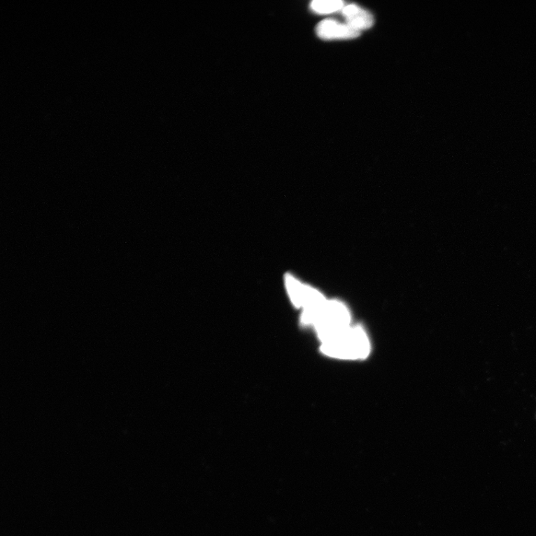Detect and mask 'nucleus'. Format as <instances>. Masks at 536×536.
Here are the masks:
<instances>
[{
	"label": "nucleus",
	"mask_w": 536,
	"mask_h": 536,
	"mask_svg": "<svg viewBox=\"0 0 536 536\" xmlns=\"http://www.w3.org/2000/svg\"><path fill=\"white\" fill-rule=\"evenodd\" d=\"M351 320V313L346 307L337 301H326L321 307L304 311L302 316V323L312 325L321 341L349 327Z\"/></svg>",
	"instance_id": "obj_1"
},
{
	"label": "nucleus",
	"mask_w": 536,
	"mask_h": 536,
	"mask_svg": "<svg viewBox=\"0 0 536 536\" xmlns=\"http://www.w3.org/2000/svg\"><path fill=\"white\" fill-rule=\"evenodd\" d=\"M370 344L362 328L349 326L342 332L322 341L321 351L330 357L341 359H360L368 356Z\"/></svg>",
	"instance_id": "obj_2"
},
{
	"label": "nucleus",
	"mask_w": 536,
	"mask_h": 536,
	"mask_svg": "<svg viewBox=\"0 0 536 536\" xmlns=\"http://www.w3.org/2000/svg\"><path fill=\"white\" fill-rule=\"evenodd\" d=\"M319 38L323 40H349L360 36V31L334 20H325L316 28Z\"/></svg>",
	"instance_id": "obj_3"
},
{
	"label": "nucleus",
	"mask_w": 536,
	"mask_h": 536,
	"mask_svg": "<svg viewBox=\"0 0 536 536\" xmlns=\"http://www.w3.org/2000/svg\"><path fill=\"white\" fill-rule=\"evenodd\" d=\"M342 14L346 24L359 31L368 29L374 24V17L357 5L345 6Z\"/></svg>",
	"instance_id": "obj_4"
},
{
	"label": "nucleus",
	"mask_w": 536,
	"mask_h": 536,
	"mask_svg": "<svg viewBox=\"0 0 536 536\" xmlns=\"http://www.w3.org/2000/svg\"><path fill=\"white\" fill-rule=\"evenodd\" d=\"M341 0H314L310 5L311 9L317 14L326 15L335 13L344 8Z\"/></svg>",
	"instance_id": "obj_5"
},
{
	"label": "nucleus",
	"mask_w": 536,
	"mask_h": 536,
	"mask_svg": "<svg viewBox=\"0 0 536 536\" xmlns=\"http://www.w3.org/2000/svg\"><path fill=\"white\" fill-rule=\"evenodd\" d=\"M285 281L294 304L297 307H302L304 306L306 286L301 285L293 276L290 275L286 276Z\"/></svg>",
	"instance_id": "obj_6"
}]
</instances>
